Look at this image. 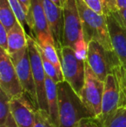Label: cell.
<instances>
[{"mask_svg":"<svg viewBox=\"0 0 126 127\" xmlns=\"http://www.w3.org/2000/svg\"><path fill=\"white\" fill-rule=\"evenodd\" d=\"M59 99V127H74L85 118L93 117L79 95L69 83L62 80L57 83Z\"/></svg>","mask_w":126,"mask_h":127,"instance_id":"6da1fadb","label":"cell"},{"mask_svg":"<svg viewBox=\"0 0 126 127\" xmlns=\"http://www.w3.org/2000/svg\"><path fill=\"white\" fill-rule=\"evenodd\" d=\"M63 40L62 47H70L80 58H86L87 43L83 31L76 0H65L63 6Z\"/></svg>","mask_w":126,"mask_h":127,"instance_id":"7a4b0ae2","label":"cell"},{"mask_svg":"<svg viewBox=\"0 0 126 127\" xmlns=\"http://www.w3.org/2000/svg\"><path fill=\"white\" fill-rule=\"evenodd\" d=\"M78 10L82 22L83 31L86 43L93 40L98 42L105 49L113 51L108 30L105 15L95 12L90 9L83 0H76Z\"/></svg>","mask_w":126,"mask_h":127,"instance_id":"3957f363","label":"cell"},{"mask_svg":"<svg viewBox=\"0 0 126 127\" xmlns=\"http://www.w3.org/2000/svg\"><path fill=\"white\" fill-rule=\"evenodd\" d=\"M86 62L94 74L104 81L106 76L112 74L113 69L121 64L118 55L114 51L105 49L96 41H90L87 44Z\"/></svg>","mask_w":126,"mask_h":127,"instance_id":"277c9868","label":"cell"},{"mask_svg":"<svg viewBox=\"0 0 126 127\" xmlns=\"http://www.w3.org/2000/svg\"><path fill=\"white\" fill-rule=\"evenodd\" d=\"M64 80L67 81L79 95L84 86L86 60L82 59L70 47L63 46L59 51Z\"/></svg>","mask_w":126,"mask_h":127,"instance_id":"5b68a950","label":"cell"},{"mask_svg":"<svg viewBox=\"0 0 126 127\" xmlns=\"http://www.w3.org/2000/svg\"><path fill=\"white\" fill-rule=\"evenodd\" d=\"M104 88V81L94 74L86 61L85 82L79 94L81 100L93 118L100 117L102 112V99Z\"/></svg>","mask_w":126,"mask_h":127,"instance_id":"8992f818","label":"cell"},{"mask_svg":"<svg viewBox=\"0 0 126 127\" xmlns=\"http://www.w3.org/2000/svg\"><path fill=\"white\" fill-rule=\"evenodd\" d=\"M28 49L33 72V77L36 89V109L48 112V104L46 98V73L42 64V57L35 40L30 35H27Z\"/></svg>","mask_w":126,"mask_h":127,"instance_id":"52a82bcc","label":"cell"},{"mask_svg":"<svg viewBox=\"0 0 126 127\" xmlns=\"http://www.w3.org/2000/svg\"><path fill=\"white\" fill-rule=\"evenodd\" d=\"M27 24L38 44L48 42L55 44L41 0H31L30 9L27 14Z\"/></svg>","mask_w":126,"mask_h":127,"instance_id":"ba28073f","label":"cell"},{"mask_svg":"<svg viewBox=\"0 0 126 127\" xmlns=\"http://www.w3.org/2000/svg\"><path fill=\"white\" fill-rule=\"evenodd\" d=\"M10 56L24 93L29 96L36 108V89L32 72L28 45L21 50L10 55Z\"/></svg>","mask_w":126,"mask_h":127,"instance_id":"9c48e42d","label":"cell"},{"mask_svg":"<svg viewBox=\"0 0 126 127\" xmlns=\"http://www.w3.org/2000/svg\"><path fill=\"white\" fill-rule=\"evenodd\" d=\"M0 90L10 98L24 94L8 52L0 48Z\"/></svg>","mask_w":126,"mask_h":127,"instance_id":"30bf717a","label":"cell"},{"mask_svg":"<svg viewBox=\"0 0 126 127\" xmlns=\"http://www.w3.org/2000/svg\"><path fill=\"white\" fill-rule=\"evenodd\" d=\"M108 30L113 51L122 64L126 65V27L121 22L117 12H106Z\"/></svg>","mask_w":126,"mask_h":127,"instance_id":"8fae6325","label":"cell"},{"mask_svg":"<svg viewBox=\"0 0 126 127\" xmlns=\"http://www.w3.org/2000/svg\"><path fill=\"white\" fill-rule=\"evenodd\" d=\"M10 110L18 127H34L37 109L27 94L10 98Z\"/></svg>","mask_w":126,"mask_h":127,"instance_id":"7c38bea8","label":"cell"},{"mask_svg":"<svg viewBox=\"0 0 126 127\" xmlns=\"http://www.w3.org/2000/svg\"><path fill=\"white\" fill-rule=\"evenodd\" d=\"M43 6L48 24L52 32L58 51L62 48L64 16L63 8L56 5L52 0H41Z\"/></svg>","mask_w":126,"mask_h":127,"instance_id":"4fadbf2b","label":"cell"},{"mask_svg":"<svg viewBox=\"0 0 126 127\" xmlns=\"http://www.w3.org/2000/svg\"><path fill=\"white\" fill-rule=\"evenodd\" d=\"M119 101L120 91L118 80L114 74H109L104 80V88L102 99V112L100 117L105 116L106 114L118 108L119 106Z\"/></svg>","mask_w":126,"mask_h":127,"instance_id":"5bb4252c","label":"cell"},{"mask_svg":"<svg viewBox=\"0 0 126 127\" xmlns=\"http://www.w3.org/2000/svg\"><path fill=\"white\" fill-rule=\"evenodd\" d=\"M46 98L48 104V113L49 119L55 127H59V99H58L57 83L46 74Z\"/></svg>","mask_w":126,"mask_h":127,"instance_id":"9a60e30c","label":"cell"},{"mask_svg":"<svg viewBox=\"0 0 126 127\" xmlns=\"http://www.w3.org/2000/svg\"><path fill=\"white\" fill-rule=\"evenodd\" d=\"M27 35L24 27L17 22L8 31V54L12 55L27 47Z\"/></svg>","mask_w":126,"mask_h":127,"instance_id":"2e32d148","label":"cell"},{"mask_svg":"<svg viewBox=\"0 0 126 127\" xmlns=\"http://www.w3.org/2000/svg\"><path fill=\"white\" fill-rule=\"evenodd\" d=\"M98 119L102 127H126V105L118 106Z\"/></svg>","mask_w":126,"mask_h":127,"instance_id":"e0dca14e","label":"cell"},{"mask_svg":"<svg viewBox=\"0 0 126 127\" xmlns=\"http://www.w3.org/2000/svg\"><path fill=\"white\" fill-rule=\"evenodd\" d=\"M10 98L0 90V127H18L10 105Z\"/></svg>","mask_w":126,"mask_h":127,"instance_id":"ac0fdd59","label":"cell"},{"mask_svg":"<svg viewBox=\"0 0 126 127\" xmlns=\"http://www.w3.org/2000/svg\"><path fill=\"white\" fill-rule=\"evenodd\" d=\"M17 22L18 21L9 0H0V24L9 31Z\"/></svg>","mask_w":126,"mask_h":127,"instance_id":"d6986e66","label":"cell"},{"mask_svg":"<svg viewBox=\"0 0 126 127\" xmlns=\"http://www.w3.org/2000/svg\"><path fill=\"white\" fill-rule=\"evenodd\" d=\"M37 46H38V44H37ZM38 48H39V51H40V54H41V57H42V64H43V67H44V70H45L46 74L49 75L51 79H53L56 83L64 80V79L60 75L59 72H58L55 66L46 57V55L43 54V52H42V50L41 49V48L39 47V46H38Z\"/></svg>","mask_w":126,"mask_h":127,"instance_id":"ffe728a7","label":"cell"},{"mask_svg":"<svg viewBox=\"0 0 126 127\" xmlns=\"http://www.w3.org/2000/svg\"><path fill=\"white\" fill-rule=\"evenodd\" d=\"M10 4L15 13L17 21L22 24L23 26L28 25L27 24V13L25 12L23 4L20 3L19 0H9Z\"/></svg>","mask_w":126,"mask_h":127,"instance_id":"44dd1931","label":"cell"},{"mask_svg":"<svg viewBox=\"0 0 126 127\" xmlns=\"http://www.w3.org/2000/svg\"><path fill=\"white\" fill-rule=\"evenodd\" d=\"M34 127H55L49 119V113L41 110H36Z\"/></svg>","mask_w":126,"mask_h":127,"instance_id":"7402d4cb","label":"cell"},{"mask_svg":"<svg viewBox=\"0 0 126 127\" xmlns=\"http://www.w3.org/2000/svg\"><path fill=\"white\" fill-rule=\"evenodd\" d=\"M83 1L90 9L94 10L95 12L100 15L105 14V9L101 0H83Z\"/></svg>","mask_w":126,"mask_h":127,"instance_id":"603a6c76","label":"cell"},{"mask_svg":"<svg viewBox=\"0 0 126 127\" xmlns=\"http://www.w3.org/2000/svg\"><path fill=\"white\" fill-rule=\"evenodd\" d=\"M74 127H102L99 120L96 118H85L79 120Z\"/></svg>","mask_w":126,"mask_h":127,"instance_id":"cb8c5ba5","label":"cell"},{"mask_svg":"<svg viewBox=\"0 0 126 127\" xmlns=\"http://www.w3.org/2000/svg\"><path fill=\"white\" fill-rule=\"evenodd\" d=\"M0 48L8 52V30L0 24Z\"/></svg>","mask_w":126,"mask_h":127,"instance_id":"d4e9b609","label":"cell"},{"mask_svg":"<svg viewBox=\"0 0 126 127\" xmlns=\"http://www.w3.org/2000/svg\"><path fill=\"white\" fill-rule=\"evenodd\" d=\"M106 12H115L118 10L117 0H101Z\"/></svg>","mask_w":126,"mask_h":127,"instance_id":"484cf974","label":"cell"},{"mask_svg":"<svg viewBox=\"0 0 126 127\" xmlns=\"http://www.w3.org/2000/svg\"><path fill=\"white\" fill-rule=\"evenodd\" d=\"M116 12L119 17L121 22L126 27V8H119Z\"/></svg>","mask_w":126,"mask_h":127,"instance_id":"4316f807","label":"cell"},{"mask_svg":"<svg viewBox=\"0 0 126 127\" xmlns=\"http://www.w3.org/2000/svg\"><path fill=\"white\" fill-rule=\"evenodd\" d=\"M19 1H20V3H22L23 6H24V10H25V12L28 14L31 6V0H19Z\"/></svg>","mask_w":126,"mask_h":127,"instance_id":"83f0119b","label":"cell"},{"mask_svg":"<svg viewBox=\"0 0 126 127\" xmlns=\"http://www.w3.org/2000/svg\"><path fill=\"white\" fill-rule=\"evenodd\" d=\"M118 9L119 8H126V0H117Z\"/></svg>","mask_w":126,"mask_h":127,"instance_id":"f1b7e54d","label":"cell"},{"mask_svg":"<svg viewBox=\"0 0 126 127\" xmlns=\"http://www.w3.org/2000/svg\"><path fill=\"white\" fill-rule=\"evenodd\" d=\"M56 5H58L61 8H63L64 3H65V0H52Z\"/></svg>","mask_w":126,"mask_h":127,"instance_id":"f546056e","label":"cell"}]
</instances>
